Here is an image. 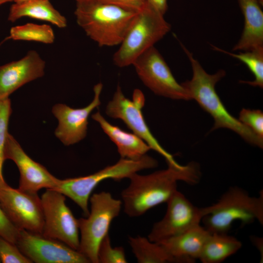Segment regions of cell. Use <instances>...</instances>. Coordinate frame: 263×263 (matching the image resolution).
<instances>
[{
  "label": "cell",
  "instance_id": "obj_5",
  "mask_svg": "<svg viewBox=\"0 0 263 263\" xmlns=\"http://www.w3.org/2000/svg\"><path fill=\"white\" fill-rule=\"evenodd\" d=\"M171 29L164 16L146 3L137 13L132 23L113 56L119 67L132 65L144 52L154 46Z\"/></svg>",
  "mask_w": 263,
  "mask_h": 263
},
{
  "label": "cell",
  "instance_id": "obj_31",
  "mask_svg": "<svg viewBox=\"0 0 263 263\" xmlns=\"http://www.w3.org/2000/svg\"><path fill=\"white\" fill-rule=\"evenodd\" d=\"M145 1L147 4L163 16L168 10V0H145Z\"/></svg>",
  "mask_w": 263,
  "mask_h": 263
},
{
  "label": "cell",
  "instance_id": "obj_28",
  "mask_svg": "<svg viewBox=\"0 0 263 263\" xmlns=\"http://www.w3.org/2000/svg\"><path fill=\"white\" fill-rule=\"evenodd\" d=\"M238 119L257 135L263 138V113L261 110L243 109Z\"/></svg>",
  "mask_w": 263,
  "mask_h": 263
},
{
  "label": "cell",
  "instance_id": "obj_36",
  "mask_svg": "<svg viewBox=\"0 0 263 263\" xmlns=\"http://www.w3.org/2000/svg\"></svg>",
  "mask_w": 263,
  "mask_h": 263
},
{
  "label": "cell",
  "instance_id": "obj_34",
  "mask_svg": "<svg viewBox=\"0 0 263 263\" xmlns=\"http://www.w3.org/2000/svg\"><path fill=\"white\" fill-rule=\"evenodd\" d=\"M76 2H81V1H85V0H75Z\"/></svg>",
  "mask_w": 263,
  "mask_h": 263
},
{
  "label": "cell",
  "instance_id": "obj_9",
  "mask_svg": "<svg viewBox=\"0 0 263 263\" xmlns=\"http://www.w3.org/2000/svg\"><path fill=\"white\" fill-rule=\"evenodd\" d=\"M40 199L44 216L42 235L78 251L80 243L78 220L66 205L65 196L56 190L46 189Z\"/></svg>",
  "mask_w": 263,
  "mask_h": 263
},
{
  "label": "cell",
  "instance_id": "obj_29",
  "mask_svg": "<svg viewBox=\"0 0 263 263\" xmlns=\"http://www.w3.org/2000/svg\"><path fill=\"white\" fill-rule=\"evenodd\" d=\"M19 230L6 218L0 206V236L16 244Z\"/></svg>",
  "mask_w": 263,
  "mask_h": 263
},
{
  "label": "cell",
  "instance_id": "obj_6",
  "mask_svg": "<svg viewBox=\"0 0 263 263\" xmlns=\"http://www.w3.org/2000/svg\"><path fill=\"white\" fill-rule=\"evenodd\" d=\"M157 161L147 154L137 160L121 158L114 164L87 176L59 179L54 189L67 196L82 209L85 217L89 213L88 203L94 188L109 179L119 181L141 170L155 168Z\"/></svg>",
  "mask_w": 263,
  "mask_h": 263
},
{
  "label": "cell",
  "instance_id": "obj_20",
  "mask_svg": "<svg viewBox=\"0 0 263 263\" xmlns=\"http://www.w3.org/2000/svg\"><path fill=\"white\" fill-rule=\"evenodd\" d=\"M23 17L46 21L60 28L67 26L65 17L51 4L49 0H31L14 2L10 8L8 20L14 22Z\"/></svg>",
  "mask_w": 263,
  "mask_h": 263
},
{
  "label": "cell",
  "instance_id": "obj_1",
  "mask_svg": "<svg viewBox=\"0 0 263 263\" xmlns=\"http://www.w3.org/2000/svg\"><path fill=\"white\" fill-rule=\"evenodd\" d=\"M200 172L197 164L190 162L178 168L168 169L147 175L132 174L129 186L121 192L125 213L131 217L142 215L149 209L167 203L177 190V182L190 185L199 182Z\"/></svg>",
  "mask_w": 263,
  "mask_h": 263
},
{
  "label": "cell",
  "instance_id": "obj_12",
  "mask_svg": "<svg viewBox=\"0 0 263 263\" xmlns=\"http://www.w3.org/2000/svg\"><path fill=\"white\" fill-rule=\"evenodd\" d=\"M163 218L155 223L148 238L159 242L180 235L200 224L206 215V207L195 206L183 193L176 191L166 203Z\"/></svg>",
  "mask_w": 263,
  "mask_h": 263
},
{
  "label": "cell",
  "instance_id": "obj_4",
  "mask_svg": "<svg viewBox=\"0 0 263 263\" xmlns=\"http://www.w3.org/2000/svg\"><path fill=\"white\" fill-rule=\"evenodd\" d=\"M205 207L201 221L210 233H228L236 221L247 225L258 220L263 225V191L255 197L241 188L231 187L217 202Z\"/></svg>",
  "mask_w": 263,
  "mask_h": 263
},
{
  "label": "cell",
  "instance_id": "obj_23",
  "mask_svg": "<svg viewBox=\"0 0 263 263\" xmlns=\"http://www.w3.org/2000/svg\"><path fill=\"white\" fill-rule=\"evenodd\" d=\"M7 40L32 41L52 44L55 37L52 27L47 24L28 23L12 27Z\"/></svg>",
  "mask_w": 263,
  "mask_h": 263
},
{
  "label": "cell",
  "instance_id": "obj_35",
  "mask_svg": "<svg viewBox=\"0 0 263 263\" xmlns=\"http://www.w3.org/2000/svg\"><path fill=\"white\" fill-rule=\"evenodd\" d=\"M6 41V40L4 39V40H3L1 42H0V47L1 46V45L3 44V43L4 42H5Z\"/></svg>",
  "mask_w": 263,
  "mask_h": 263
},
{
  "label": "cell",
  "instance_id": "obj_14",
  "mask_svg": "<svg viewBox=\"0 0 263 263\" xmlns=\"http://www.w3.org/2000/svg\"><path fill=\"white\" fill-rule=\"evenodd\" d=\"M4 159L15 162L20 173L19 188L28 192L38 193L40 189H54L58 179L43 166L31 159L19 142L9 133L4 150Z\"/></svg>",
  "mask_w": 263,
  "mask_h": 263
},
{
  "label": "cell",
  "instance_id": "obj_30",
  "mask_svg": "<svg viewBox=\"0 0 263 263\" xmlns=\"http://www.w3.org/2000/svg\"><path fill=\"white\" fill-rule=\"evenodd\" d=\"M129 10L139 12L145 5V0H99Z\"/></svg>",
  "mask_w": 263,
  "mask_h": 263
},
{
  "label": "cell",
  "instance_id": "obj_3",
  "mask_svg": "<svg viewBox=\"0 0 263 263\" xmlns=\"http://www.w3.org/2000/svg\"><path fill=\"white\" fill-rule=\"evenodd\" d=\"M76 3L77 23L99 46L120 45L138 13L99 0Z\"/></svg>",
  "mask_w": 263,
  "mask_h": 263
},
{
  "label": "cell",
  "instance_id": "obj_7",
  "mask_svg": "<svg viewBox=\"0 0 263 263\" xmlns=\"http://www.w3.org/2000/svg\"><path fill=\"white\" fill-rule=\"evenodd\" d=\"M90 210L86 218L78 220L80 243L78 251L90 263H98L97 252L102 240L108 234L111 223L121 211L122 202L107 191L90 197Z\"/></svg>",
  "mask_w": 263,
  "mask_h": 263
},
{
  "label": "cell",
  "instance_id": "obj_15",
  "mask_svg": "<svg viewBox=\"0 0 263 263\" xmlns=\"http://www.w3.org/2000/svg\"><path fill=\"white\" fill-rule=\"evenodd\" d=\"M102 88L101 82L94 86V99L84 108L74 109L63 104H56L53 107L52 113L58 121L55 134L64 145L75 144L86 137L88 118L93 111L101 104Z\"/></svg>",
  "mask_w": 263,
  "mask_h": 263
},
{
  "label": "cell",
  "instance_id": "obj_17",
  "mask_svg": "<svg viewBox=\"0 0 263 263\" xmlns=\"http://www.w3.org/2000/svg\"><path fill=\"white\" fill-rule=\"evenodd\" d=\"M210 234L199 224L180 235L157 243L162 245L174 263H192L199 259Z\"/></svg>",
  "mask_w": 263,
  "mask_h": 263
},
{
  "label": "cell",
  "instance_id": "obj_8",
  "mask_svg": "<svg viewBox=\"0 0 263 263\" xmlns=\"http://www.w3.org/2000/svg\"><path fill=\"white\" fill-rule=\"evenodd\" d=\"M144 103L145 97L140 90L135 89L134 91L132 100L124 95L121 87L118 86L112 100L106 106V113L112 118L122 120L133 133L149 145L150 149L163 156L168 166L181 167L182 165L161 146L151 133L142 113Z\"/></svg>",
  "mask_w": 263,
  "mask_h": 263
},
{
  "label": "cell",
  "instance_id": "obj_24",
  "mask_svg": "<svg viewBox=\"0 0 263 263\" xmlns=\"http://www.w3.org/2000/svg\"><path fill=\"white\" fill-rule=\"evenodd\" d=\"M211 46L214 50L238 59L246 65L254 76L255 79L253 81L241 80L240 81L241 83L259 87L260 88H263V47L235 54L214 45Z\"/></svg>",
  "mask_w": 263,
  "mask_h": 263
},
{
  "label": "cell",
  "instance_id": "obj_25",
  "mask_svg": "<svg viewBox=\"0 0 263 263\" xmlns=\"http://www.w3.org/2000/svg\"><path fill=\"white\" fill-rule=\"evenodd\" d=\"M12 111L9 98L0 100V188L7 184L3 176V165L5 161L4 150L9 133L8 124Z\"/></svg>",
  "mask_w": 263,
  "mask_h": 263
},
{
  "label": "cell",
  "instance_id": "obj_26",
  "mask_svg": "<svg viewBox=\"0 0 263 263\" xmlns=\"http://www.w3.org/2000/svg\"><path fill=\"white\" fill-rule=\"evenodd\" d=\"M98 263H126L124 249L122 246L113 247L109 235L101 242L98 249Z\"/></svg>",
  "mask_w": 263,
  "mask_h": 263
},
{
  "label": "cell",
  "instance_id": "obj_19",
  "mask_svg": "<svg viewBox=\"0 0 263 263\" xmlns=\"http://www.w3.org/2000/svg\"><path fill=\"white\" fill-rule=\"evenodd\" d=\"M92 118L99 124L103 132L115 144L121 158L137 160L146 155L150 150L140 137L111 124L99 112L93 114Z\"/></svg>",
  "mask_w": 263,
  "mask_h": 263
},
{
  "label": "cell",
  "instance_id": "obj_16",
  "mask_svg": "<svg viewBox=\"0 0 263 263\" xmlns=\"http://www.w3.org/2000/svg\"><path fill=\"white\" fill-rule=\"evenodd\" d=\"M46 63L35 50L21 58L0 65V100L9 98L25 84L43 76Z\"/></svg>",
  "mask_w": 263,
  "mask_h": 263
},
{
  "label": "cell",
  "instance_id": "obj_2",
  "mask_svg": "<svg viewBox=\"0 0 263 263\" xmlns=\"http://www.w3.org/2000/svg\"><path fill=\"white\" fill-rule=\"evenodd\" d=\"M180 43L188 58L193 73L191 79L181 84L190 100H195L213 117L214 123L211 131L219 128L228 129L239 134L247 143L262 149L263 138L257 135L227 111L215 90L216 84L225 75V71L220 69L213 74L207 73L194 57L192 53L181 42Z\"/></svg>",
  "mask_w": 263,
  "mask_h": 263
},
{
  "label": "cell",
  "instance_id": "obj_10",
  "mask_svg": "<svg viewBox=\"0 0 263 263\" xmlns=\"http://www.w3.org/2000/svg\"><path fill=\"white\" fill-rule=\"evenodd\" d=\"M0 206L17 229L42 234L44 216L38 193L14 188L7 184L0 188Z\"/></svg>",
  "mask_w": 263,
  "mask_h": 263
},
{
  "label": "cell",
  "instance_id": "obj_33",
  "mask_svg": "<svg viewBox=\"0 0 263 263\" xmlns=\"http://www.w3.org/2000/svg\"><path fill=\"white\" fill-rule=\"evenodd\" d=\"M27 0H14V2H21V1H27Z\"/></svg>",
  "mask_w": 263,
  "mask_h": 263
},
{
  "label": "cell",
  "instance_id": "obj_11",
  "mask_svg": "<svg viewBox=\"0 0 263 263\" xmlns=\"http://www.w3.org/2000/svg\"><path fill=\"white\" fill-rule=\"evenodd\" d=\"M132 65L143 83L154 94L173 99L190 100L186 90L177 81L154 46L141 55Z\"/></svg>",
  "mask_w": 263,
  "mask_h": 263
},
{
  "label": "cell",
  "instance_id": "obj_32",
  "mask_svg": "<svg viewBox=\"0 0 263 263\" xmlns=\"http://www.w3.org/2000/svg\"><path fill=\"white\" fill-rule=\"evenodd\" d=\"M14 0H0V6L1 5L10 2H13Z\"/></svg>",
  "mask_w": 263,
  "mask_h": 263
},
{
  "label": "cell",
  "instance_id": "obj_13",
  "mask_svg": "<svg viewBox=\"0 0 263 263\" xmlns=\"http://www.w3.org/2000/svg\"><path fill=\"white\" fill-rule=\"evenodd\" d=\"M16 244L32 263H90L78 251L61 242L24 230H19Z\"/></svg>",
  "mask_w": 263,
  "mask_h": 263
},
{
  "label": "cell",
  "instance_id": "obj_18",
  "mask_svg": "<svg viewBox=\"0 0 263 263\" xmlns=\"http://www.w3.org/2000/svg\"><path fill=\"white\" fill-rule=\"evenodd\" d=\"M244 19V30L233 51L263 47V12L257 0H237Z\"/></svg>",
  "mask_w": 263,
  "mask_h": 263
},
{
  "label": "cell",
  "instance_id": "obj_22",
  "mask_svg": "<svg viewBox=\"0 0 263 263\" xmlns=\"http://www.w3.org/2000/svg\"><path fill=\"white\" fill-rule=\"evenodd\" d=\"M128 242L139 263H174L173 258L159 243L140 236L129 237Z\"/></svg>",
  "mask_w": 263,
  "mask_h": 263
},
{
  "label": "cell",
  "instance_id": "obj_21",
  "mask_svg": "<svg viewBox=\"0 0 263 263\" xmlns=\"http://www.w3.org/2000/svg\"><path fill=\"white\" fill-rule=\"evenodd\" d=\"M242 246L240 241L227 233H210L199 260L202 263H220L236 253Z\"/></svg>",
  "mask_w": 263,
  "mask_h": 263
},
{
  "label": "cell",
  "instance_id": "obj_27",
  "mask_svg": "<svg viewBox=\"0 0 263 263\" xmlns=\"http://www.w3.org/2000/svg\"><path fill=\"white\" fill-rule=\"evenodd\" d=\"M0 261L3 263H31L17 245L0 236Z\"/></svg>",
  "mask_w": 263,
  "mask_h": 263
}]
</instances>
